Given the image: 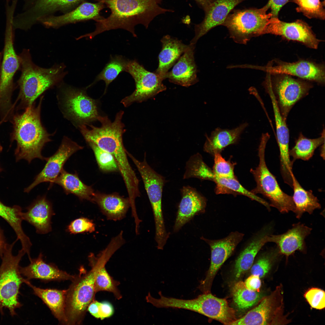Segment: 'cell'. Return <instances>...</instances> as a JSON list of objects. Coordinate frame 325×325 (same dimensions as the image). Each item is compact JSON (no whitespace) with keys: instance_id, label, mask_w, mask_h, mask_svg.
<instances>
[{"instance_id":"obj_1","label":"cell","mask_w":325,"mask_h":325,"mask_svg":"<svg viewBox=\"0 0 325 325\" xmlns=\"http://www.w3.org/2000/svg\"><path fill=\"white\" fill-rule=\"evenodd\" d=\"M103 3L110 10L108 17L95 21L96 28L93 32L82 35V37L91 39L105 31L122 29L137 36L135 27L138 24L147 28L157 16L172 9L161 6L162 0H93Z\"/></svg>"},{"instance_id":"obj_2","label":"cell","mask_w":325,"mask_h":325,"mask_svg":"<svg viewBox=\"0 0 325 325\" xmlns=\"http://www.w3.org/2000/svg\"><path fill=\"white\" fill-rule=\"evenodd\" d=\"M113 255L112 251L105 248L96 256L92 253L88 258L91 269L88 271L83 266L76 275L68 289L66 296L65 315L66 325L80 324L84 317L88 307L94 299L96 276L99 269L105 265Z\"/></svg>"},{"instance_id":"obj_3","label":"cell","mask_w":325,"mask_h":325,"mask_svg":"<svg viewBox=\"0 0 325 325\" xmlns=\"http://www.w3.org/2000/svg\"><path fill=\"white\" fill-rule=\"evenodd\" d=\"M43 97L37 106L34 104L27 107L22 113L13 116L11 140L17 142L15 151L16 161L24 159L30 163L35 159L47 161L42 155L45 144L51 141L50 135L43 126L41 121V110Z\"/></svg>"},{"instance_id":"obj_4","label":"cell","mask_w":325,"mask_h":325,"mask_svg":"<svg viewBox=\"0 0 325 325\" xmlns=\"http://www.w3.org/2000/svg\"><path fill=\"white\" fill-rule=\"evenodd\" d=\"M21 73L18 80L20 108L26 109L47 90L60 84L67 72L63 63L48 68L40 67L32 61L29 50L23 49L19 55Z\"/></svg>"},{"instance_id":"obj_5","label":"cell","mask_w":325,"mask_h":325,"mask_svg":"<svg viewBox=\"0 0 325 325\" xmlns=\"http://www.w3.org/2000/svg\"><path fill=\"white\" fill-rule=\"evenodd\" d=\"M16 241L7 244L0 266V312L3 315L4 308H7L12 317L17 314L15 310L22 306L18 299L20 289L22 283L27 280L19 271V263L25 251L21 249L17 255H13L12 249Z\"/></svg>"},{"instance_id":"obj_6","label":"cell","mask_w":325,"mask_h":325,"mask_svg":"<svg viewBox=\"0 0 325 325\" xmlns=\"http://www.w3.org/2000/svg\"><path fill=\"white\" fill-rule=\"evenodd\" d=\"M6 15L4 46L0 76V116L1 119L3 121L8 120L13 115L14 106L11 99L14 88L13 78L20 68V57L16 54L14 46V14L8 13Z\"/></svg>"},{"instance_id":"obj_7","label":"cell","mask_w":325,"mask_h":325,"mask_svg":"<svg viewBox=\"0 0 325 325\" xmlns=\"http://www.w3.org/2000/svg\"><path fill=\"white\" fill-rule=\"evenodd\" d=\"M269 138L268 133L262 135L258 148L259 164L255 169L250 171L256 183V187L251 191L255 194L263 195L269 200L270 207L276 208L281 213L294 212L295 207L292 196L282 190L266 164L265 149Z\"/></svg>"},{"instance_id":"obj_8","label":"cell","mask_w":325,"mask_h":325,"mask_svg":"<svg viewBox=\"0 0 325 325\" xmlns=\"http://www.w3.org/2000/svg\"><path fill=\"white\" fill-rule=\"evenodd\" d=\"M265 6L234 10L228 16L222 25L228 30L235 42L246 44L253 37L263 35L264 29L272 17Z\"/></svg>"},{"instance_id":"obj_9","label":"cell","mask_w":325,"mask_h":325,"mask_svg":"<svg viewBox=\"0 0 325 325\" xmlns=\"http://www.w3.org/2000/svg\"><path fill=\"white\" fill-rule=\"evenodd\" d=\"M125 72L134 79L135 85L134 91L121 101L125 107L135 102L141 103L166 90L163 80L155 72L146 70L136 60H128Z\"/></svg>"},{"instance_id":"obj_10","label":"cell","mask_w":325,"mask_h":325,"mask_svg":"<svg viewBox=\"0 0 325 325\" xmlns=\"http://www.w3.org/2000/svg\"><path fill=\"white\" fill-rule=\"evenodd\" d=\"M63 89V108L68 118L78 126L97 120L99 115L96 101L85 91L70 86Z\"/></svg>"},{"instance_id":"obj_11","label":"cell","mask_w":325,"mask_h":325,"mask_svg":"<svg viewBox=\"0 0 325 325\" xmlns=\"http://www.w3.org/2000/svg\"><path fill=\"white\" fill-rule=\"evenodd\" d=\"M244 236L238 231L233 232L223 238L211 240L202 236L200 239L209 246L211 250V261L209 268L205 279L199 286L203 293L209 292L212 283L218 271L232 255Z\"/></svg>"},{"instance_id":"obj_12","label":"cell","mask_w":325,"mask_h":325,"mask_svg":"<svg viewBox=\"0 0 325 325\" xmlns=\"http://www.w3.org/2000/svg\"><path fill=\"white\" fill-rule=\"evenodd\" d=\"M271 82L274 94L281 113L286 120L295 104L308 93L312 86L310 83L281 74Z\"/></svg>"},{"instance_id":"obj_13","label":"cell","mask_w":325,"mask_h":325,"mask_svg":"<svg viewBox=\"0 0 325 325\" xmlns=\"http://www.w3.org/2000/svg\"><path fill=\"white\" fill-rule=\"evenodd\" d=\"M138 169L143 180L144 187L150 203L154 221L159 223L164 220L162 207V197L163 187L166 182L165 178L156 172L148 164L146 153L142 161L138 160L128 151Z\"/></svg>"},{"instance_id":"obj_14","label":"cell","mask_w":325,"mask_h":325,"mask_svg":"<svg viewBox=\"0 0 325 325\" xmlns=\"http://www.w3.org/2000/svg\"><path fill=\"white\" fill-rule=\"evenodd\" d=\"M83 148L68 137H63L57 150L48 158L44 168L36 175L33 182L24 189V192H29L35 187L42 182H49L51 187L63 169L67 161L73 154Z\"/></svg>"},{"instance_id":"obj_15","label":"cell","mask_w":325,"mask_h":325,"mask_svg":"<svg viewBox=\"0 0 325 325\" xmlns=\"http://www.w3.org/2000/svg\"><path fill=\"white\" fill-rule=\"evenodd\" d=\"M266 34L280 36L289 40L301 42L313 49L317 48L320 42L311 27L301 20L286 23L280 20L278 17H271L264 29L263 34Z\"/></svg>"},{"instance_id":"obj_16","label":"cell","mask_w":325,"mask_h":325,"mask_svg":"<svg viewBox=\"0 0 325 325\" xmlns=\"http://www.w3.org/2000/svg\"><path fill=\"white\" fill-rule=\"evenodd\" d=\"M105 7L101 2L92 3L86 1L67 13L41 18L39 20L38 23L47 28L57 29L69 24L90 20L95 21L104 17L100 15V13Z\"/></svg>"},{"instance_id":"obj_17","label":"cell","mask_w":325,"mask_h":325,"mask_svg":"<svg viewBox=\"0 0 325 325\" xmlns=\"http://www.w3.org/2000/svg\"><path fill=\"white\" fill-rule=\"evenodd\" d=\"M280 289L277 288L269 296L260 300L259 304L244 316L248 325H272L282 321L283 298Z\"/></svg>"},{"instance_id":"obj_18","label":"cell","mask_w":325,"mask_h":325,"mask_svg":"<svg viewBox=\"0 0 325 325\" xmlns=\"http://www.w3.org/2000/svg\"><path fill=\"white\" fill-rule=\"evenodd\" d=\"M190 309L224 325H231L237 319L234 310L227 300L216 297L210 292L203 293L193 299Z\"/></svg>"},{"instance_id":"obj_19","label":"cell","mask_w":325,"mask_h":325,"mask_svg":"<svg viewBox=\"0 0 325 325\" xmlns=\"http://www.w3.org/2000/svg\"><path fill=\"white\" fill-rule=\"evenodd\" d=\"M276 63L274 66L270 63L262 67L250 65L249 68L261 70L270 74L291 75L320 83H324L325 71L322 66L305 60L291 63L278 61Z\"/></svg>"},{"instance_id":"obj_20","label":"cell","mask_w":325,"mask_h":325,"mask_svg":"<svg viewBox=\"0 0 325 325\" xmlns=\"http://www.w3.org/2000/svg\"><path fill=\"white\" fill-rule=\"evenodd\" d=\"M181 199L178 205L173 231H179L194 217L205 212L206 200L194 188L189 185L181 189Z\"/></svg>"},{"instance_id":"obj_21","label":"cell","mask_w":325,"mask_h":325,"mask_svg":"<svg viewBox=\"0 0 325 325\" xmlns=\"http://www.w3.org/2000/svg\"><path fill=\"white\" fill-rule=\"evenodd\" d=\"M245 0H215L205 13L202 21L194 26L195 36L190 44L195 45L198 39L211 29L222 25L231 12L236 6Z\"/></svg>"},{"instance_id":"obj_22","label":"cell","mask_w":325,"mask_h":325,"mask_svg":"<svg viewBox=\"0 0 325 325\" xmlns=\"http://www.w3.org/2000/svg\"><path fill=\"white\" fill-rule=\"evenodd\" d=\"M312 228L303 224L298 223L284 233L270 234L268 242L274 243L282 255L287 257L298 251L305 253L307 247L305 240L311 233Z\"/></svg>"},{"instance_id":"obj_23","label":"cell","mask_w":325,"mask_h":325,"mask_svg":"<svg viewBox=\"0 0 325 325\" xmlns=\"http://www.w3.org/2000/svg\"><path fill=\"white\" fill-rule=\"evenodd\" d=\"M273 230L272 224L265 225L251 239L241 250L235 262L234 274L236 278H239L251 268L260 250L268 243V237Z\"/></svg>"},{"instance_id":"obj_24","label":"cell","mask_w":325,"mask_h":325,"mask_svg":"<svg viewBox=\"0 0 325 325\" xmlns=\"http://www.w3.org/2000/svg\"><path fill=\"white\" fill-rule=\"evenodd\" d=\"M189 45L166 76L170 82L186 87L196 84L198 81L194 56L195 45L190 43Z\"/></svg>"},{"instance_id":"obj_25","label":"cell","mask_w":325,"mask_h":325,"mask_svg":"<svg viewBox=\"0 0 325 325\" xmlns=\"http://www.w3.org/2000/svg\"><path fill=\"white\" fill-rule=\"evenodd\" d=\"M30 264L25 267H20L19 271L22 275L28 280L33 279L44 281L70 280L73 281L76 275H70L59 269L55 265L48 264L43 259L40 253L36 258L29 260Z\"/></svg>"},{"instance_id":"obj_26","label":"cell","mask_w":325,"mask_h":325,"mask_svg":"<svg viewBox=\"0 0 325 325\" xmlns=\"http://www.w3.org/2000/svg\"><path fill=\"white\" fill-rule=\"evenodd\" d=\"M54 214L52 205L45 196L38 197L23 212V220L35 228L40 234H47L51 230V218Z\"/></svg>"},{"instance_id":"obj_27","label":"cell","mask_w":325,"mask_h":325,"mask_svg":"<svg viewBox=\"0 0 325 325\" xmlns=\"http://www.w3.org/2000/svg\"><path fill=\"white\" fill-rule=\"evenodd\" d=\"M161 41L162 47L158 56V66L155 72L163 80L166 79L169 70L188 48L189 45H186L181 40L169 35L163 36Z\"/></svg>"},{"instance_id":"obj_28","label":"cell","mask_w":325,"mask_h":325,"mask_svg":"<svg viewBox=\"0 0 325 325\" xmlns=\"http://www.w3.org/2000/svg\"><path fill=\"white\" fill-rule=\"evenodd\" d=\"M92 202L98 206L108 219L114 221L123 218L130 206L128 198H125L116 193L95 192Z\"/></svg>"},{"instance_id":"obj_29","label":"cell","mask_w":325,"mask_h":325,"mask_svg":"<svg viewBox=\"0 0 325 325\" xmlns=\"http://www.w3.org/2000/svg\"><path fill=\"white\" fill-rule=\"evenodd\" d=\"M248 125L245 122L234 129L230 130L216 128L207 139L203 146L204 151L212 155L221 153L224 149L230 145L238 143L240 136Z\"/></svg>"},{"instance_id":"obj_30","label":"cell","mask_w":325,"mask_h":325,"mask_svg":"<svg viewBox=\"0 0 325 325\" xmlns=\"http://www.w3.org/2000/svg\"><path fill=\"white\" fill-rule=\"evenodd\" d=\"M25 283L32 289L34 294L42 299L59 321L66 324L65 309L67 289H42L33 286L29 280Z\"/></svg>"},{"instance_id":"obj_31","label":"cell","mask_w":325,"mask_h":325,"mask_svg":"<svg viewBox=\"0 0 325 325\" xmlns=\"http://www.w3.org/2000/svg\"><path fill=\"white\" fill-rule=\"evenodd\" d=\"M54 183L61 187L67 194H72L80 200L92 201L95 192L91 186L85 184L82 181L77 173H70L63 169Z\"/></svg>"},{"instance_id":"obj_32","label":"cell","mask_w":325,"mask_h":325,"mask_svg":"<svg viewBox=\"0 0 325 325\" xmlns=\"http://www.w3.org/2000/svg\"><path fill=\"white\" fill-rule=\"evenodd\" d=\"M293 194L292 196L295 205L294 213L297 218L299 219L303 213L312 214L314 211L321 208V205L317 197L312 191L305 190L300 185L294 174H292Z\"/></svg>"},{"instance_id":"obj_33","label":"cell","mask_w":325,"mask_h":325,"mask_svg":"<svg viewBox=\"0 0 325 325\" xmlns=\"http://www.w3.org/2000/svg\"><path fill=\"white\" fill-rule=\"evenodd\" d=\"M267 92L271 101L274 114L276 125L277 140L280 152V159L282 161H288L289 155V131L286 123V120L282 116L280 111L271 88H268Z\"/></svg>"},{"instance_id":"obj_34","label":"cell","mask_w":325,"mask_h":325,"mask_svg":"<svg viewBox=\"0 0 325 325\" xmlns=\"http://www.w3.org/2000/svg\"><path fill=\"white\" fill-rule=\"evenodd\" d=\"M325 138L324 128L321 136L314 139L308 138L300 133L296 140L294 146L289 150V155L292 158V163L297 159L308 161L310 159L316 149L325 143Z\"/></svg>"},{"instance_id":"obj_35","label":"cell","mask_w":325,"mask_h":325,"mask_svg":"<svg viewBox=\"0 0 325 325\" xmlns=\"http://www.w3.org/2000/svg\"><path fill=\"white\" fill-rule=\"evenodd\" d=\"M206 180L213 181L215 183V191L217 194L241 195L252 200L256 199V195L243 187L236 178H226L218 177L211 169L207 174Z\"/></svg>"},{"instance_id":"obj_36","label":"cell","mask_w":325,"mask_h":325,"mask_svg":"<svg viewBox=\"0 0 325 325\" xmlns=\"http://www.w3.org/2000/svg\"><path fill=\"white\" fill-rule=\"evenodd\" d=\"M233 300L240 310H245L252 307L262 299V295L258 292L248 289L242 281L235 283L232 289Z\"/></svg>"},{"instance_id":"obj_37","label":"cell","mask_w":325,"mask_h":325,"mask_svg":"<svg viewBox=\"0 0 325 325\" xmlns=\"http://www.w3.org/2000/svg\"><path fill=\"white\" fill-rule=\"evenodd\" d=\"M55 0H25L22 18L27 24L33 26L37 24L45 12Z\"/></svg>"},{"instance_id":"obj_38","label":"cell","mask_w":325,"mask_h":325,"mask_svg":"<svg viewBox=\"0 0 325 325\" xmlns=\"http://www.w3.org/2000/svg\"><path fill=\"white\" fill-rule=\"evenodd\" d=\"M128 60L121 55L111 56L110 60L102 70L97 76L93 83L100 80L105 83V93L110 84L119 74L125 71Z\"/></svg>"},{"instance_id":"obj_39","label":"cell","mask_w":325,"mask_h":325,"mask_svg":"<svg viewBox=\"0 0 325 325\" xmlns=\"http://www.w3.org/2000/svg\"><path fill=\"white\" fill-rule=\"evenodd\" d=\"M22 209L19 206H8L0 200V217L9 224L15 232L17 238L20 240L25 239L27 236L22 228Z\"/></svg>"},{"instance_id":"obj_40","label":"cell","mask_w":325,"mask_h":325,"mask_svg":"<svg viewBox=\"0 0 325 325\" xmlns=\"http://www.w3.org/2000/svg\"><path fill=\"white\" fill-rule=\"evenodd\" d=\"M105 265L102 266L98 270L96 276L94 288L96 293L101 291H105L113 293L118 299H121L122 296L117 286L119 282L115 280L107 271Z\"/></svg>"},{"instance_id":"obj_41","label":"cell","mask_w":325,"mask_h":325,"mask_svg":"<svg viewBox=\"0 0 325 325\" xmlns=\"http://www.w3.org/2000/svg\"><path fill=\"white\" fill-rule=\"evenodd\" d=\"M292 1L298 5L296 11L302 13L307 17L325 19L324 2H321L320 0H292Z\"/></svg>"},{"instance_id":"obj_42","label":"cell","mask_w":325,"mask_h":325,"mask_svg":"<svg viewBox=\"0 0 325 325\" xmlns=\"http://www.w3.org/2000/svg\"><path fill=\"white\" fill-rule=\"evenodd\" d=\"M87 143L93 150L97 163L101 169L108 172L119 170L116 161L112 154L101 149L93 142Z\"/></svg>"},{"instance_id":"obj_43","label":"cell","mask_w":325,"mask_h":325,"mask_svg":"<svg viewBox=\"0 0 325 325\" xmlns=\"http://www.w3.org/2000/svg\"><path fill=\"white\" fill-rule=\"evenodd\" d=\"M213 156L214 164L212 170L216 176L226 178H236L234 172L235 164L225 160L221 153H215Z\"/></svg>"},{"instance_id":"obj_44","label":"cell","mask_w":325,"mask_h":325,"mask_svg":"<svg viewBox=\"0 0 325 325\" xmlns=\"http://www.w3.org/2000/svg\"><path fill=\"white\" fill-rule=\"evenodd\" d=\"M87 311L94 317L101 320L111 317L114 312L113 307L109 302L94 299L89 305Z\"/></svg>"},{"instance_id":"obj_45","label":"cell","mask_w":325,"mask_h":325,"mask_svg":"<svg viewBox=\"0 0 325 325\" xmlns=\"http://www.w3.org/2000/svg\"><path fill=\"white\" fill-rule=\"evenodd\" d=\"M304 297L312 308L319 310L325 308V293L323 290L311 288L305 292Z\"/></svg>"},{"instance_id":"obj_46","label":"cell","mask_w":325,"mask_h":325,"mask_svg":"<svg viewBox=\"0 0 325 325\" xmlns=\"http://www.w3.org/2000/svg\"><path fill=\"white\" fill-rule=\"evenodd\" d=\"M67 229L71 234L92 233L95 230V225L91 220L82 217L72 221L68 226Z\"/></svg>"},{"instance_id":"obj_47","label":"cell","mask_w":325,"mask_h":325,"mask_svg":"<svg viewBox=\"0 0 325 325\" xmlns=\"http://www.w3.org/2000/svg\"><path fill=\"white\" fill-rule=\"evenodd\" d=\"M289 0H269L265 6L268 10H271L270 13L272 17H277L278 13L281 8L286 4Z\"/></svg>"},{"instance_id":"obj_48","label":"cell","mask_w":325,"mask_h":325,"mask_svg":"<svg viewBox=\"0 0 325 325\" xmlns=\"http://www.w3.org/2000/svg\"><path fill=\"white\" fill-rule=\"evenodd\" d=\"M244 283L248 289L254 291L258 292L261 286L260 278L255 275L252 274L246 279Z\"/></svg>"},{"instance_id":"obj_49","label":"cell","mask_w":325,"mask_h":325,"mask_svg":"<svg viewBox=\"0 0 325 325\" xmlns=\"http://www.w3.org/2000/svg\"><path fill=\"white\" fill-rule=\"evenodd\" d=\"M204 11L207 12L211 6L213 1L212 0H194Z\"/></svg>"},{"instance_id":"obj_50","label":"cell","mask_w":325,"mask_h":325,"mask_svg":"<svg viewBox=\"0 0 325 325\" xmlns=\"http://www.w3.org/2000/svg\"><path fill=\"white\" fill-rule=\"evenodd\" d=\"M2 231L0 229V257H2L7 244Z\"/></svg>"},{"instance_id":"obj_51","label":"cell","mask_w":325,"mask_h":325,"mask_svg":"<svg viewBox=\"0 0 325 325\" xmlns=\"http://www.w3.org/2000/svg\"><path fill=\"white\" fill-rule=\"evenodd\" d=\"M324 146L325 143L321 146L320 155L323 159H324Z\"/></svg>"},{"instance_id":"obj_52","label":"cell","mask_w":325,"mask_h":325,"mask_svg":"<svg viewBox=\"0 0 325 325\" xmlns=\"http://www.w3.org/2000/svg\"><path fill=\"white\" fill-rule=\"evenodd\" d=\"M3 51H2L0 52V76L1 67V65L2 59V56H3Z\"/></svg>"},{"instance_id":"obj_53","label":"cell","mask_w":325,"mask_h":325,"mask_svg":"<svg viewBox=\"0 0 325 325\" xmlns=\"http://www.w3.org/2000/svg\"><path fill=\"white\" fill-rule=\"evenodd\" d=\"M2 146L0 144V153L2 151ZM2 169L0 168V172L2 170Z\"/></svg>"},{"instance_id":"obj_54","label":"cell","mask_w":325,"mask_h":325,"mask_svg":"<svg viewBox=\"0 0 325 325\" xmlns=\"http://www.w3.org/2000/svg\"><path fill=\"white\" fill-rule=\"evenodd\" d=\"M1 0H0V1H1ZM6 0V2H9L10 1V0Z\"/></svg>"},{"instance_id":"obj_55","label":"cell","mask_w":325,"mask_h":325,"mask_svg":"<svg viewBox=\"0 0 325 325\" xmlns=\"http://www.w3.org/2000/svg\"><path fill=\"white\" fill-rule=\"evenodd\" d=\"M212 0V1H215V0Z\"/></svg>"}]
</instances>
